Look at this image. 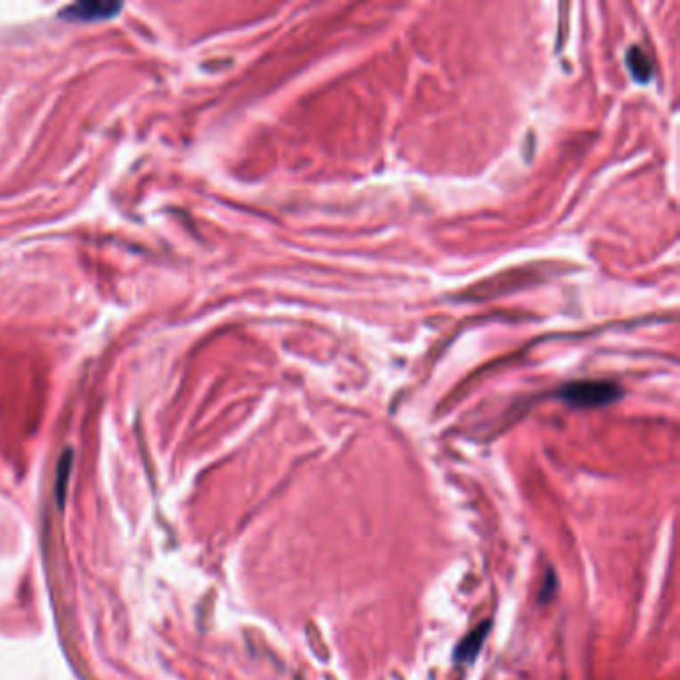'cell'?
Returning a JSON list of instances; mask_svg holds the SVG:
<instances>
[{
  "instance_id": "277c9868",
  "label": "cell",
  "mask_w": 680,
  "mask_h": 680,
  "mask_svg": "<svg viewBox=\"0 0 680 680\" xmlns=\"http://www.w3.org/2000/svg\"><path fill=\"white\" fill-rule=\"evenodd\" d=\"M627 64L636 82H649L652 78V64L639 46H633L627 53Z\"/></svg>"
},
{
  "instance_id": "6da1fadb",
  "label": "cell",
  "mask_w": 680,
  "mask_h": 680,
  "mask_svg": "<svg viewBox=\"0 0 680 680\" xmlns=\"http://www.w3.org/2000/svg\"><path fill=\"white\" fill-rule=\"evenodd\" d=\"M559 397L575 409H597L623 397V389L615 381H575L561 389Z\"/></svg>"
},
{
  "instance_id": "7a4b0ae2",
  "label": "cell",
  "mask_w": 680,
  "mask_h": 680,
  "mask_svg": "<svg viewBox=\"0 0 680 680\" xmlns=\"http://www.w3.org/2000/svg\"><path fill=\"white\" fill-rule=\"evenodd\" d=\"M120 11V3H77L62 8L61 19L72 22H94L112 19Z\"/></svg>"
},
{
  "instance_id": "3957f363",
  "label": "cell",
  "mask_w": 680,
  "mask_h": 680,
  "mask_svg": "<svg viewBox=\"0 0 680 680\" xmlns=\"http://www.w3.org/2000/svg\"><path fill=\"white\" fill-rule=\"evenodd\" d=\"M489 627H491L489 623H481L479 627L475 628V631L469 633L465 639L457 644L455 660H459V662H471V660H475V657H477V654H479L481 646H483V643L487 639V633H489Z\"/></svg>"
},
{
  "instance_id": "5b68a950",
  "label": "cell",
  "mask_w": 680,
  "mask_h": 680,
  "mask_svg": "<svg viewBox=\"0 0 680 680\" xmlns=\"http://www.w3.org/2000/svg\"><path fill=\"white\" fill-rule=\"evenodd\" d=\"M70 469H72V451H64L61 463H58V479H56V497L58 503L62 505L64 501V491L66 485H69V477H70Z\"/></svg>"
}]
</instances>
